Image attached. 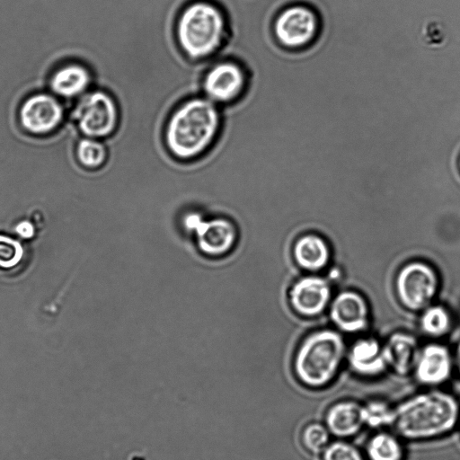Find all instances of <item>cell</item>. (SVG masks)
Here are the masks:
<instances>
[{
    "instance_id": "14",
    "label": "cell",
    "mask_w": 460,
    "mask_h": 460,
    "mask_svg": "<svg viewBox=\"0 0 460 460\" xmlns=\"http://www.w3.org/2000/svg\"><path fill=\"white\" fill-rule=\"evenodd\" d=\"M347 359L351 370L363 377H376L388 369L384 344L375 338L356 341L347 351Z\"/></svg>"
},
{
    "instance_id": "3",
    "label": "cell",
    "mask_w": 460,
    "mask_h": 460,
    "mask_svg": "<svg viewBox=\"0 0 460 460\" xmlns=\"http://www.w3.org/2000/svg\"><path fill=\"white\" fill-rule=\"evenodd\" d=\"M346 356L342 336L335 330L322 329L306 336L298 346L294 373L305 387L323 389L337 377Z\"/></svg>"
},
{
    "instance_id": "21",
    "label": "cell",
    "mask_w": 460,
    "mask_h": 460,
    "mask_svg": "<svg viewBox=\"0 0 460 460\" xmlns=\"http://www.w3.org/2000/svg\"><path fill=\"white\" fill-rule=\"evenodd\" d=\"M362 416L365 427L380 430L391 427L394 406L383 399H371L362 403Z\"/></svg>"
},
{
    "instance_id": "22",
    "label": "cell",
    "mask_w": 460,
    "mask_h": 460,
    "mask_svg": "<svg viewBox=\"0 0 460 460\" xmlns=\"http://www.w3.org/2000/svg\"><path fill=\"white\" fill-rule=\"evenodd\" d=\"M421 330L429 336L441 337L451 328L449 312L442 305H429L423 310L420 319Z\"/></svg>"
},
{
    "instance_id": "9",
    "label": "cell",
    "mask_w": 460,
    "mask_h": 460,
    "mask_svg": "<svg viewBox=\"0 0 460 460\" xmlns=\"http://www.w3.org/2000/svg\"><path fill=\"white\" fill-rule=\"evenodd\" d=\"M65 110L58 97L35 93L26 97L18 110V120L28 134L44 137L56 132L64 121Z\"/></svg>"
},
{
    "instance_id": "6",
    "label": "cell",
    "mask_w": 460,
    "mask_h": 460,
    "mask_svg": "<svg viewBox=\"0 0 460 460\" xmlns=\"http://www.w3.org/2000/svg\"><path fill=\"white\" fill-rule=\"evenodd\" d=\"M73 118L84 137L100 139L116 130L119 109L114 98L107 92L93 90L81 96Z\"/></svg>"
},
{
    "instance_id": "25",
    "label": "cell",
    "mask_w": 460,
    "mask_h": 460,
    "mask_svg": "<svg viewBox=\"0 0 460 460\" xmlns=\"http://www.w3.org/2000/svg\"><path fill=\"white\" fill-rule=\"evenodd\" d=\"M23 254V247L18 240L0 234V268L8 270L16 267Z\"/></svg>"
},
{
    "instance_id": "20",
    "label": "cell",
    "mask_w": 460,
    "mask_h": 460,
    "mask_svg": "<svg viewBox=\"0 0 460 460\" xmlns=\"http://www.w3.org/2000/svg\"><path fill=\"white\" fill-rule=\"evenodd\" d=\"M75 157L82 167L97 170L106 163L108 151L99 139L84 137L75 146Z\"/></svg>"
},
{
    "instance_id": "23",
    "label": "cell",
    "mask_w": 460,
    "mask_h": 460,
    "mask_svg": "<svg viewBox=\"0 0 460 460\" xmlns=\"http://www.w3.org/2000/svg\"><path fill=\"white\" fill-rule=\"evenodd\" d=\"M331 433L324 423L312 421L307 423L301 432V443L310 454L322 455L331 442Z\"/></svg>"
},
{
    "instance_id": "16",
    "label": "cell",
    "mask_w": 460,
    "mask_h": 460,
    "mask_svg": "<svg viewBox=\"0 0 460 460\" xmlns=\"http://www.w3.org/2000/svg\"><path fill=\"white\" fill-rule=\"evenodd\" d=\"M93 76L79 62H67L56 68L49 80L50 91L60 98L81 97L88 92Z\"/></svg>"
},
{
    "instance_id": "15",
    "label": "cell",
    "mask_w": 460,
    "mask_h": 460,
    "mask_svg": "<svg viewBox=\"0 0 460 460\" xmlns=\"http://www.w3.org/2000/svg\"><path fill=\"white\" fill-rule=\"evenodd\" d=\"M323 423L331 435L338 439H347L356 436L365 427L362 403L351 399L332 403L325 411Z\"/></svg>"
},
{
    "instance_id": "4",
    "label": "cell",
    "mask_w": 460,
    "mask_h": 460,
    "mask_svg": "<svg viewBox=\"0 0 460 460\" xmlns=\"http://www.w3.org/2000/svg\"><path fill=\"white\" fill-rule=\"evenodd\" d=\"M224 11L209 0H194L181 11L176 22V38L182 52L191 59L215 54L226 34Z\"/></svg>"
},
{
    "instance_id": "2",
    "label": "cell",
    "mask_w": 460,
    "mask_h": 460,
    "mask_svg": "<svg viewBox=\"0 0 460 460\" xmlns=\"http://www.w3.org/2000/svg\"><path fill=\"white\" fill-rule=\"evenodd\" d=\"M221 123L216 103L207 97L185 101L171 114L164 140L169 152L180 160L203 154L217 136Z\"/></svg>"
},
{
    "instance_id": "10",
    "label": "cell",
    "mask_w": 460,
    "mask_h": 460,
    "mask_svg": "<svg viewBox=\"0 0 460 460\" xmlns=\"http://www.w3.org/2000/svg\"><path fill=\"white\" fill-rule=\"evenodd\" d=\"M246 86L244 69L236 62L221 61L206 73L202 87L208 99L218 103L230 102L238 98Z\"/></svg>"
},
{
    "instance_id": "12",
    "label": "cell",
    "mask_w": 460,
    "mask_h": 460,
    "mask_svg": "<svg viewBox=\"0 0 460 460\" xmlns=\"http://www.w3.org/2000/svg\"><path fill=\"white\" fill-rule=\"evenodd\" d=\"M454 367L449 349L440 343H429L420 349L411 373L420 385L437 387L450 379Z\"/></svg>"
},
{
    "instance_id": "5",
    "label": "cell",
    "mask_w": 460,
    "mask_h": 460,
    "mask_svg": "<svg viewBox=\"0 0 460 460\" xmlns=\"http://www.w3.org/2000/svg\"><path fill=\"white\" fill-rule=\"evenodd\" d=\"M181 226L187 233H194L196 247L207 258L222 259L239 242V228L227 217L205 219L201 214L191 211L183 215Z\"/></svg>"
},
{
    "instance_id": "7",
    "label": "cell",
    "mask_w": 460,
    "mask_h": 460,
    "mask_svg": "<svg viewBox=\"0 0 460 460\" xmlns=\"http://www.w3.org/2000/svg\"><path fill=\"white\" fill-rule=\"evenodd\" d=\"M320 18L310 4L293 3L282 9L274 21L277 40L289 49L309 46L318 36Z\"/></svg>"
},
{
    "instance_id": "13",
    "label": "cell",
    "mask_w": 460,
    "mask_h": 460,
    "mask_svg": "<svg viewBox=\"0 0 460 460\" xmlns=\"http://www.w3.org/2000/svg\"><path fill=\"white\" fill-rule=\"evenodd\" d=\"M329 314L334 325L345 332H362L369 323V307L366 299L352 290L339 293L330 304Z\"/></svg>"
},
{
    "instance_id": "27",
    "label": "cell",
    "mask_w": 460,
    "mask_h": 460,
    "mask_svg": "<svg viewBox=\"0 0 460 460\" xmlns=\"http://www.w3.org/2000/svg\"><path fill=\"white\" fill-rule=\"evenodd\" d=\"M454 362H455V367H456L458 375L460 376V341L458 342V344L456 348Z\"/></svg>"
},
{
    "instance_id": "24",
    "label": "cell",
    "mask_w": 460,
    "mask_h": 460,
    "mask_svg": "<svg viewBox=\"0 0 460 460\" xmlns=\"http://www.w3.org/2000/svg\"><path fill=\"white\" fill-rule=\"evenodd\" d=\"M322 460H367L355 445L346 439H336L330 444L322 453Z\"/></svg>"
},
{
    "instance_id": "26",
    "label": "cell",
    "mask_w": 460,
    "mask_h": 460,
    "mask_svg": "<svg viewBox=\"0 0 460 460\" xmlns=\"http://www.w3.org/2000/svg\"><path fill=\"white\" fill-rule=\"evenodd\" d=\"M14 231L22 238L31 239L35 234V226L29 220H22L15 226Z\"/></svg>"
},
{
    "instance_id": "18",
    "label": "cell",
    "mask_w": 460,
    "mask_h": 460,
    "mask_svg": "<svg viewBox=\"0 0 460 460\" xmlns=\"http://www.w3.org/2000/svg\"><path fill=\"white\" fill-rule=\"evenodd\" d=\"M293 257L303 270L316 272L327 267L331 259V251L322 236L316 234H306L295 242Z\"/></svg>"
},
{
    "instance_id": "17",
    "label": "cell",
    "mask_w": 460,
    "mask_h": 460,
    "mask_svg": "<svg viewBox=\"0 0 460 460\" xmlns=\"http://www.w3.org/2000/svg\"><path fill=\"white\" fill-rule=\"evenodd\" d=\"M384 350L388 368L404 376L412 372L420 349L412 335L396 332L384 344Z\"/></svg>"
},
{
    "instance_id": "19",
    "label": "cell",
    "mask_w": 460,
    "mask_h": 460,
    "mask_svg": "<svg viewBox=\"0 0 460 460\" xmlns=\"http://www.w3.org/2000/svg\"><path fill=\"white\" fill-rule=\"evenodd\" d=\"M365 456L367 460H404L405 450L397 434L380 429L368 438Z\"/></svg>"
},
{
    "instance_id": "8",
    "label": "cell",
    "mask_w": 460,
    "mask_h": 460,
    "mask_svg": "<svg viewBox=\"0 0 460 460\" xmlns=\"http://www.w3.org/2000/svg\"><path fill=\"white\" fill-rule=\"evenodd\" d=\"M439 279L436 270L424 261H411L397 273L395 289L401 304L411 311L430 305L437 295Z\"/></svg>"
},
{
    "instance_id": "11",
    "label": "cell",
    "mask_w": 460,
    "mask_h": 460,
    "mask_svg": "<svg viewBox=\"0 0 460 460\" xmlns=\"http://www.w3.org/2000/svg\"><path fill=\"white\" fill-rule=\"evenodd\" d=\"M288 300L291 308L297 314L314 317L323 314L331 304L332 288L323 277H302L291 286Z\"/></svg>"
},
{
    "instance_id": "1",
    "label": "cell",
    "mask_w": 460,
    "mask_h": 460,
    "mask_svg": "<svg viewBox=\"0 0 460 460\" xmlns=\"http://www.w3.org/2000/svg\"><path fill=\"white\" fill-rule=\"evenodd\" d=\"M460 421V404L447 391L417 393L394 406L390 428L402 439L422 441L447 435Z\"/></svg>"
}]
</instances>
